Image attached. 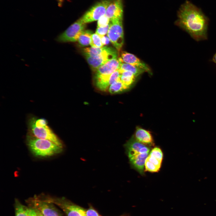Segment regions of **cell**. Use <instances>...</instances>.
Segmentation results:
<instances>
[{
    "mask_svg": "<svg viewBox=\"0 0 216 216\" xmlns=\"http://www.w3.org/2000/svg\"><path fill=\"white\" fill-rule=\"evenodd\" d=\"M178 17L176 24L194 40L207 39L209 20L200 8L186 0L180 8Z\"/></svg>",
    "mask_w": 216,
    "mask_h": 216,
    "instance_id": "1",
    "label": "cell"
},
{
    "mask_svg": "<svg viewBox=\"0 0 216 216\" xmlns=\"http://www.w3.org/2000/svg\"><path fill=\"white\" fill-rule=\"evenodd\" d=\"M124 147L131 168L141 175H144L145 162L151 151V147L137 141L134 135Z\"/></svg>",
    "mask_w": 216,
    "mask_h": 216,
    "instance_id": "2",
    "label": "cell"
},
{
    "mask_svg": "<svg viewBox=\"0 0 216 216\" xmlns=\"http://www.w3.org/2000/svg\"><path fill=\"white\" fill-rule=\"evenodd\" d=\"M27 143L32 152L40 157L52 156L61 153L64 147L45 139L37 138L32 135L27 137Z\"/></svg>",
    "mask_w": 216,
    "mask_h": 216,
    "instance_id": "3",
    "label": "cell"
},
{
    "mask_svg": "<svg viewBox=\"0 0 216 216\" xmlns=\"http://www.w3.org/2000/svg\"><path fill=\"white\" fill-rule=\"evenodd\" d=\"M29 125L32 136L38 138L50 140L64 147L62 142L49 127L45 119L33 118L30 120Z\"/></svg>",
    "mask_w": 216,
    "mask_h": 216,
    "instance_id": "4",
    "label": "cell"
},
{
    "mask_svg": "<svg viewBox=\"0 0 216 216\" xmlns=\"http://www.w3.org/2000/svg\"><path fill=\"white\" fill-rule=\"evenodd\" d=\"M43 200L58 206L67 216H86V209L65 198L47 197Z\"/></svg>",
    "mask_w": 216,
    "mask_h": 216,
    "instance_id": "5",
    "label": "cell"
},
{
    "mask_svg": "<svg viewBox=\"0 0 216 216\" xmlns=\"http://www.w3.org/2000/svg\"><path fill=\"white\" fill-rule=\"evenodd\" d=\"M123 18L110 20L107 36L116 49L119 51L124 44V33L122 25Z\"/></svg>",
    "mask_w": 216,
    "mask_h": 216,
    "instance_id": "6",
    "label": "cell"
},
{
    "mask_svg": "<svg viewBox=\"0 0 216 216\" xmlns=\"http://www.w3.org/2000/svg\"><path fill=\"white\" fill-rule=\"evenodd\" d=\"M86 24L80 18L58 36L56 38V41L61 43L77 41L80 36L84 31Z\"/></svg>",
    "mask_w": 216,
    "mask_h": 216,
    "instance_id": "7",
    "label": "cell"
},
{
    "mask_svg": "<svg viewBox=\"0 0 216 216\" xmlns=\"http://www.w3.org/2000/svg\"><path fill=\"white\" fill-rule=\"evenodd\" d=\"M112 0H100L87 10L80 19L86 24L98 20L105 14L106 9Z\"/></svg>",
    "mask_w": 216,
    "mask_h": 216,
    "instance_id": "8",
    "label": "cell"
},
{
    "mask_svg": "<svg viewBox=\"0 0 216 216\" xmlns=\"http://www.w3.org/2000/svg\"><path fill=\"white\" fill-rule=\"evenodd\" d=\"M163 159V153L158 146L154 147L150 151L146 158L145 164V170L151 172H159L161 167Z\"/></svg>",
    "mask_w": 216,
    "mask_h": 216,
    "instance_id": "9",
    "label": "cell"
},
{
    "mask_svg": "<svg viewBox=\"0 0 216 216\" xmlns=\"http://www.w3.org/2000/svg\"><path fill=\"white\" fill-rule=\"evenodd\" d=\"M32 207L44 216H62L53 204L34 196L30 199Z\"/></svg>",
    "mask_w": 216,
    "mask_h": 216,
    "instance_id": "10",
    "label": "cell"
},
{
    "mask_svg": "<svg viewBox=\"0 0 216 216\" xmlns=\"http://www.w3.org/2000/svg\"><path fill=\"white\" fill-rule=\"evenodd\" d=\"M123 0H112L108 6L105 14L110 20L123 18Z\"/></svg>",
    "mask_w": 216,
    "mask_h": 216,
    "instance_id": "11",
    "label": "cell"
},
{
    "mask_svg": "<svg viewBox=\"0 0 216 216\" xmlns=\"http://www.w3.org/2000/svg\"><path fill=\"white\" fill-rule=\"evenodd\" d=\"M118 59L121 62L141 68L149 74H152L151 70L148 66L133 54L126 52H123Z\"/></svg>",
    "mask_w": 216,
    "mask_h": 216,
    "instance_id": "12",
    "label": "cell"
},
{
    "mask_svg": "<svg viewBox=\"0 0 216 216\" xmlns=\"http://www.w3.org/2000/svg\"><path fill=\"white\" fill-rule=\"evenodd\" d=\"M120 64L117 58L112 59L98 67L95 70V76L110 75L118 70Z\"/></svg>",
    "mask_w": 216,
    "mask_h": 216,
    "instance_id": "13",
    "label": "cell"
},
{
    "mask_svg": "<svg viewBox=\"0 0 216 216\" xmlns=\"http://www.w3.org/2000/svg\"><path fill=\"white\" fill-rule=\"evenodd\" d=\"M83 51L84 53L96 58L117 54V51L114 49L106 46L99 48L87 47L84 49Z\"/></svg>",
    "mask_w": 216,
    "mask_h": 216,
    "instance_id": "14",
    "label": "cell"
},
{
    "mask_svg": "<svg viewBox=\"0 0 216 216\" xmlns=\"http://www.w3.org/2000/svg\"><path fill=\"white\" fill-rule=\"evenodd\" d=\"M134 135L137 141L142 144L150 147L154 146L153 138L151 132L139 126H137Z\"/></svg>",
    "mask_w": 216,
    "mask_h": 216,
    "instance_id": "15",
    "label": "cell"
},
{
    "mask_svg": "<svg viewBox=\"0 0 216 216\" xmlns=\"http://www.w3.org/2000/svg\"><path fill=\"white\" fill-rule=\"evenodd\" d=\"M87 61L91 67L95 70L98 67L106 63L109 61L117 58V55L96 58L91 57L84 53Z\"/></svg>",
    "mask_w": 216,
    "mask_h": 216,
    "instance_id": "16",
    "label": "cell"
},
{
    "mask_svg": "<svg viewBox=\"0 0 216 216\" xmlns=\"http://www.w3.org/2000/svg\"><path fill=\"white\" fill-rule=\"evenodd\" d=\"M120 64L118 69L120 72L123 71H129L132 73L136 77L146 72L144 70L141 68L120 61Z\"/></svg>",
    "mask_w": 216,
    "mask_h": 216,
    "instance_id": "17",
    "label": "cell"
},
{
    "mask_svg": "<svg viewBox=\"0 0 216 216\" xmlns=\"http://www.w3.org/2000/svg\"><path fill=\"white\" fill-rule=\"evenodd\" d=\"M119 72L120 80L124 85L129 88L134 82L136 77L132 73L129 71H123Z\"/></svg>",
    "mask_w": 216,
    "mask_h": 216,
    "instance_id": "18",
    "label": "cell"
},
{
    "mask_svg": "<svg viewBox=\"0 0 216 216\" xmlns=\"http://www.w3.org/2000/svg\"><path fill=\"white\" fill-rule=\"evenodd\" d=\"M129 88L124 85L120 79L112 84L109 87L108 91L111 94H117Z\"/></svg>",
    "mask_w": 216,
    "mask_h": 216,
    "instance_id": "19",
    "label": "cell"
},
{
    "mask_svg": "<svg viewBox=\"0 0 216 216\" xmlns=\"http://www.w3.org/2000/svg\"><path fill=\"white\" fill-rule=\"evenodd\" d=\"M15 216H28V208L22 204L17 199L14 203Z\"/></svg>",
    "mask_w": 216,
    "mask_h": 216,
    "instance_id": "20",
    "label": "cell"
},
{
    "mask_svg": "<svg viewBox=\"0 0 216 216\" xmlns=\"http://www.w3.org/2000/svg\"><path fill=\"white\" fill-rule=\"evenodd\" d=\"M92 34L89 30H84L81 33L77 41L82 46H87L90 44L91 36Z\"/></svg>",
    "mask_w": 216,
    "mask_h": 216,
    "instance_id": "21",
    "label": "cell"
},
{
    "mask_svg": "<svg viewBox=\"0 0 216 216\" xmlns=\"http://www.w3.org/2000/svg\"><path fill=\"white\" fill-rule=\"evenodd\" d=\"M90 44L95 48L102 47L103 46L101 38L96 33L92 34Z\"/></svg>",
    "mask_w": 216,
    "mask_h": 216,
    "instance_id": "22",
    "label": "cell"
},
{
    "mask_svg": "<svg viewBox=\"0 0 216 216\" xmlns=\"http://www.w3.org/2000/svg\"><path fill=\"white\" fill-rule=\"evenodd\" d=\"M110 19L105 14L98 20V27H106L110 24Z\"/></svg>",
    "mask_w": 216,
    "mask_h": 216,
    "instance_id": "23",
    "label": "cell"
},
{
    "mask_svg": "<svg viewBox=\"0 0 216 216\" xmlns=\"http://www.w3.org/2000/svg\"><path fill=\"white\" fill-rule=\"evenodd\" d=\"M110 26V24L106 26L105 27H98L96 33L98 35L100 38L104 36L107 34Z\"/></svg>",
    "mask_w": 216,
    "mask_h": 216,
    "instance_id": "24",
    "label": "cell"
},
{
    "mask_svg": "<svg viewBox=\"0 0 216 216\" xmlns=\"http://www.w3.org/2000/svg\"><path fill=\"white\" fill-rule=\"evenodd\" d=\"M86 216H101L95 210L92 208L86 210Z\"/></svg>",
    "mask_w": 216,
    "mask_h": 216,
    "instance_id": "25",
    "label": "cell"
},
{
    "mask_svg": "<svg viewBox=\"0 0 216 216\" xmlns=\"http://www.w3.org/2000/svg\"><path fill=\"white\" fill-rule=\"evenodd\" d=\"M28 216H38L35 210L32 207L28 208Z\"/></svg>",
    "mask_w": 216,
    "mask_h": 216,
    "instance_id": "26",
    "label": "cell"
},
{
    "mask_svg": "<svg viewBox=\"0 0 216 216\" xmlns=\"http://www.w3.org/2000/svg\"><path fill=\"white\" fill-rule=\"evenodd\" d=\"M102 43L103 45L108 44L110 40L108 37L104 36L101 38Z\"/></svg>",
    "mask_w": 216,
    "mask_h": 216,
    "instance_id": "27",
    "label": "cell"
},
{
    "mask_svg": "<svg viewBox=\"0 0 216 216\" xmlns=\"http://www.w3.org/2000/svg\"><path fill=\"white\" fill-rule=\"evenodd\" d=\"M64 0H56L58 2V5L59 7L62 6Z\"/></svg>",
    "mask_w": 216,
    "mask_h": 216,
    "instance_id": "28",
    "label": "cell"
},
{
    "mask_svg": "<svg viewBox=\"0 0 216 216\" xmlns=\"http://www.w3.org/2000/svg\"><path fill=\"white\" fill-rule=\"evenodd\" d=\"M212 61L216 64V53L214 55L212 59Z\"/></svg>",
    "mask_w": 216,
    "mask_h": 216,
    "instance_id": "29",
    "label": "cell"
},
{
    "mask_svg": "<svg viewBox=\"0 0 216 216\" xmlns=\"http://www.w3.org/2000/svg\"><path fill=\"white\" fill-rule=\"evenodd\" d=\"M35 211L37 213L38 216H44L39 211L37 210H35Z\"/></svg>",
    "mask_w": 216,
    "mask_h": 216,
    "instance_id": "30",
    "label": "cell"
}]
</instances>
